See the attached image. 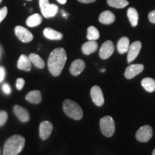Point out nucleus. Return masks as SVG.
I'll list each match as a JSON object with an SVG mask.
<instances>
[{"label":"nucleus","mask_w":155,"mask_h":155,"mask_svg":"<svg viewBox=\"0 0 155 155\" xmlns=\"http://www.w3.org/2000/svg\"><path fill=\"white\" fill-rule=\"evenodd\" d=\"M67 61L65 50L62 48H56L51 52L48 60V67L53 76H58L63 71Z\"/></svg>","instance_id":"f257e3e1"},{"label":"nucleus","mask_w":155,"mask_h":155,"mask_svg":"<svg viewBox=\"0 0 155 155\" xmlns=\"http://www.w3.org/2000/svg\"><path fill=\"white\" fill-rule=\"evenodd\" d=\"M25 144V139L21 135H14L6 141L3 155H17L22 152Z\"/></svg>","instance_id":"f03ea898"},{"label":"nucleus","mask_w":155,"mask_h":155,"mask_svg":"<svg viewBox=\"0 0 155 155\" xmlns=\"http://www.w3.org/2000/svg\"><path fill=\"white\" fill-rule=\"evenodd\" d=\"M63 108L65 114L71 119L81 120L83 118V112L81 106L72 100L66 99L63 104Z\"/></svg>","instance_id":"7ed1b4c3"},{"label":"nucleus","mask_w":155,"mask_h":155,"mask_svg":"<svg viewBox=\"0 0 155 155\" xmlns=\"http://www.w3.org/2000/svg\"><path fill=\"white\" fill-rule=\"evenodd\" d=\"M100 129L103 134L107 137H111L115 132V122L110 116H104L100 120Z\"/></svg>","instance_id":"20e7f679"},{"label":"nucleus","mask_w":155,"mask_h":155,"mask_svg":"<svg viewBox=\"0 0 155 155\" xmlns=\"http://www.w3.org/2000/svg\"><path fill=\"white\" fill-rule=\"evenodd\" d=\"M153 135L152 128L149 125H145L139 128L136 134V138L141 142H147L152 139Z\"/></svg>","instance_id":"39448f33"},{"label":"nucleus","mask_w":155,"mask_h":155,"mask_svg":"<svg viewBox=\"0 0 155 155\" xmlns=\"http://www.w3.org/2000/svg\"><path fill=\"white\" fill-rule=\"evenodd\" d=\"M16 36L22 42H30L33 40V35L28 29L22 26H17L15 29Z\"/></svg>","instance_id":"423d86ee"},{"label":"nucleus","mask_w":155,"mask_h":155,"mask_svg":"<svg viewBox=\"0 0 155 155\" xmlns=\"http://www.w3.org/2000/svg\"><path fill=\"white\" fill-rule=\"evenodd\" d=\"M114 52V43L111 40H107L102 44L99 50V57L103 60H106L111 57Z\"/></svg>","instance_id":"0eeeda50"},{"label":"nucleus","mask_w":155,"mask_h":155,"mask_svg":"<svg viewBox=\"0 0 155 155\" xmlns=\"http://www.w3.org/2000/svg\"><path fill=\"white\" fill-rule=\"evenodd\" d=\"M91 96L95 105L101 106L104 104V97L102 90L99 86H94L91 90Z\"/></svg>","instance_id":"6e6552de"},{"label":"nucleus","mask_w":155,"mask_h":155,"mask_svg":"<svg viewBox=\"0 0 155 155\" xmlns=\"http://www.w3.org/2000/svg\"><path fill=\"white\" fill-rule=\"evenodd\" d=\"M141 48V42L139 41H136L133 42L132 44L129 46V50H128L127 55V62L129 63L134 61L136 58L139 55V52Z\"/></svg>","instance_id":"1a4fd4ad"},{"label":"nucleus","mask_w":155,"mask_h":155,"mask_svg":"<svg viewBox=\"0 0 155 155\" xmlns=\"http://www.w3.org/2000/svg\"><path fill=\"white\" fill-rule=\"evenodd\" d=\"M53 131V124L48 121H44L40 123L39 127L40 137L42 140H45L51 134Z\"/></svg>","instance_id":"9d476101"},{"label":"nucleus","mask_w":155,"mask_h":155,"mask_svg":"<svg viewBox=\"0 0 155 155\" xmlns=\"http://www.w3.org/2000/svg\"><path fill=\"white\" fill-rule=\"evenodd\" d=\"M143 70H144V65L141 64H132L127 68L124 76L127 79H131L142 72Z\"/></svg>","instance_id":"9b49d317"},{"label":"nucleus","mask_w":155,"mask_h":155,"mask_svg":"<svg viewBox=\"0 0 155 155\" xmlns=\"http://www.w3.org/2000/svg\"><path fill=\"white\" fill-rule=\"evenodd\" d=\"M86 68V63L81 59L75 60L71 63L70 67V72L74 76L80 75Z\"/></svg>","instance_id":"f8f14e48"},{"label":"nucleus","mask_w":155,"mask_h":155,"mask_svg":"<svg viewBox=\"0 0 155 155\" xmlns=\"http://www.w3.org/2000/svg\"><path fill=\"white\" fill-rule=\"evenodd\" d=\"M14 113L18 119L22 122H28L30 120V114L26 108L22 106L15 105L13 108Z\"/></svg>","instance_id":"ddd939ff"},{"label":"nucleus","mask_w":155,"mask_h":155,"mask_svg":"<svg viewBox=\"0 0 155 155\" xmlns=\"http://www.w3.org/2000/svg\"><path fill=\"white\" fill-rule=\"evenodd\" d=\"M17 68L22 71H30L32 68V63L29 57L25 55H21L17 62Z\"/></svg>","instance_id":"4468645a"},{"label":"nucleus","mask_w":155,"mask_h":155,"mask_svg":"<svg viewBox=\"0 0 155 155\" xmlns=\"http://www.w3.org/2000/svg\"><path fill=\"white\" fill-rule=\"evenodd\" d=\"M99 22L104 25H111L116 19V17L111 12L104 11L99 15Z\"/></svg>","instance_id":"2eb2a0df"},{"label":"nucleus","mask_w":155,"mask_h":155,"mask_svg":"<svg viewBox=\"0 0 155 155\" xmlns=\"http://www.w3.org/2000/svg\"><path fill=\"white\" fill-rule=\"evenodd\" d=\"M98 49V43L96 40H89L82 46V52L85 55H90L94 53Z\"/></svg>","instance_id":"dca6fc26"},{"label":"nucleus","mask_w":155,"mask_h":155,"mask_svg":"<svg viewBox=\"0 0 155 155\" xmlns=\"http://www.w3.org/2000/svg\"><path fill=\"white\" fill-rule=\"evenodd\" d=\"M43 34L46 38L52 40H60L63 39V34L52 28H45L43 30Z\"/></svg>","instance_id":"f3484780"},{"label":"nucleus","mask_w":155,"mask_h":155,"mask_svg":"<svg viewBox=\"0 0 155 155\" xmlns=\"http://www.w3.org/2000/svg\"><path fill=\"white\" fill-rule=\"evenodd\" d=\"M26 100L31 104H38L42 101V95L39 91H32L29 92L26 96Z\"/></svg>","instance_id":"a211bd4d"},{"label":"nucleus","mask_w":155,"mask_h":155,"mask_svg":"<svg viewBox=\"0 0 155 155\" xmlns=\"http://www.w3.org/2000/svg\"><path fill=\"white\" fill-rule=\"evenodd\" d=\"M129 46H130V44H129V38L127 37H123L120 39L117 43L118 52L121 54L126 53L128 52Z\"/></svg>","instance_id":"6ab92c4d"},{"label":"nucleus","mask_w":155,"mask_h":155,"mask_svg":"<svg viewBox=\"0 0 155 155\" xmlns=\"http://www.w3.org/2000/svg\"><path fill=\"white\" fill-rule=\"evenodd\" d=\"M127 17L132 27H137V25H138L139 20V14L137 9L133 8V7H130V8L128 9Z\"/></svg>","instance_id":"aec40b11"},{"label":"nucleus","mask_w":155,"mask_h":155,"mask_svg":"<svg viewBox=\"0 0 155 155\" xmlns=\"http://www.w3.org/2000/svg\"><path fill=\"white\" fill-rule=\"evenodd\" d=\"M141 86L149 93L155 91V81L152 78H145L141 81Z\"/></svg>","instance_id":"412c9836"},{"label":"nucleus","mask_w":155,"mask_h":155,"mask_svg":"<svg viewBox=\"0 0 155 155\" xmlns=\"http://www.w3.org/2000/svg\"><path fill=\"white\" fill-rule=\"evenodd\" d=\"M42 21V17L41 15L39 14H34L27 19L26 24L28 26L30 27V28H34V27L38 26L39 25L41 24Z\"/></svg>","instance_id":"4be33fe9"},{"label":"nucleus","mask_w":155,"mask_h":155,"mask_svg":"<svg viewBox=\"0 0 155 155\" xmlns=\"http://www.w3.org/2000/svg\"><path fill=\"white\" fill-rule=\"evenodd\" d=\"M29 58H30L31 63L33 64L35 66L38 68L42 69L45 67L44 61L37 54L31 53L29 55Z\"/></svg>","instance_id":"5701e85b"},{"label":"nucleus","mask_w":155,"mask_h":155,"mask_svg":"<svg viewBox=\"0 0 155 155\" xmlns=\"http://www.w3.org/2000/svg\"><path fill=\"white\" fill-rule=\"evenodd\" d=\"M107 4L110 7L114 8H124L129 5V2L127 0H107Z\"/></svg>","instance_id":"b1692460"},{"label":"nucleus","mask_w":155,"mask_h":155,"mask_svg":"<svg viewBox=\"0 0 155 155\" xmlns=\"http://www.w3.org/2000/svg\"><path fill=\"white\" fill-rule=\"evenodd\" d=\"M100 33L94 26H90L87 31V38L89 40H96L99 38Z\"/></svg>","instance_id":"393cba45"},{"label":"nucleus","mask_w":155,"mask_h":155,"mask_svg":"<svg viewBox=\"0 0 155 155\" xmlns=\"http://www.w3.org/2000/svg\"><path fill=\"white\" fill-rule=\"evenodd\" d=\"M58 10V7L55 5H48V7L46 9L45 12L42 16L45 18H50V17H53L55 16V15L57 14Z\"/></svg>","instance_id":"a878e982"},{"label":"nucleus","mask_w":155,"mask_h":155,"mask_svg":"<svg viewBox=\"0 0 155 155\" xmlns=\"http://www.w3.org/2000/svg\"><path fill=\"white\" fill-rule=\"evenodd\" d=\"M39 5H40V9H41L42 15H43L48 5H50L49 0H39Z\"/></svg>","instance_id":"bb28decb"},{"label":"nucleus","mask_w":155,"mask_h":155,"mask_svg":"<svg viewBox=\"0 0 155 155\" xmlns=\"http://www.w3.org/2000/svg\"><path fill=\"white\" fill-rule=\"evenodd\" d=\"M8 119V114L5 111H0V127H2Z\"/></svg>","instance_id":"cd10ccee"},{"label":"nucleus","mask_w":155,"mask_h":155,"mask_svg":"<svg viewBox=\"0 0 155 155\" xmlns=\"http://www.w3.org/2000/svg\"><path fill=\"white\" fill-rule=\"evenodd\" d=\"M24 85H25V80L23 78H18L16 81V87H17V90L20 91L22 90L23 88V87H24Z\"/></svg>","instance_id":"c85d7f7f"},{"label":"nucleus","mask_w":155,"mask_h":155,"mask_svg":"<svg viewBox=\"0 0 155 155\" xmlns=\"http://www.w3.org/2000/svg\"><path fill=\"white\" fill-rule=\"evenodd\" d=\"M7 15V8L6 7H4L3 8L0 9V22L5 18Z\"/></svg>","instance_id":"c756f323"},{"label":"nucleus","mask_w":155,"mask_h":155,"mask_svg":"<svg viewBox=\"0 0 155 155\" xmlns=\"http://www.w3.org/2000/svg\"><path fill=\"white\" fill-rule=\"evenodd\" d=\"M149 20L153 24H155V10L150 12V14L148 15Z\"/></svg>","instance_id":"7c9ffc66"},{"label":"nucleus","mask_w":155,"mask_h":155,"mask_svg":"<svg viewBox=\"0 0 155 155\" xmlns=\"http://www.w3.org/2000/svg\"><path fill=\"white\" fill-rule=\"evenodd\" d=\"M3 91H4V92L6 93V94H10L11 88H10V87L9 86L8 84L5 83V84L3 85Z\"/></svg>","instance_id":"2f4dec72"},{"label":"nucleus","mask_w":155,"mask_h":155,"mask_svg":"<svg viewBox=\"0 0 155 155\" xmlns=\"http://www.w3.org/2000/svg\"><path fill=\"white\" fill-rule=\"evenodd\" d=\"M5 71L3 67H0V82H2L5 78Z\"/></svg>","instance_id":"473e14b6"},{"label":"nucleus","mask_w":155,"mask_h":155,"mask_svg":"<svg viewBox=\"0 0 155 155\" xmlns=\"http://www.w3.org/2000/svg\"><path fill=\"white\" fill-rule=\"evenodd\" d=\"M78 2H80L81 3H85V4H88V3H92L96 2V0H78Z\"/></svg>","instance_id":"72a5a7b5"},{"label":"nucleus","mask_w":155,"mask_h":155,"mask_svg":"<svg viewBox=\"0 0 155 155\" xmlns=\"http://www.w3.org/2000/svg\"><path fill=\"white\" fill-rule=\"evenodd\" d=\"M57 1H58L59 3L62 4V5H64V4L66 3L67 0H57Z\"/></svg>","instance_id":"f704fd0d"},{"label":"nucleus","mask_w":155,"mask_h":155,"mask_svg":"<svg viewBox=\"0 0 155 155\" xmlns=\"http://www.w3.org/2000/svg\"><path fill=\"white\" fill-rule=\"evenodd\" d=\"M152 155H155V149L154 150H153V152H152Z\"/></svg>","instance_id":"c9c22d12"},{"label":"nucleus","mask_w":155,"mask_h":155,"mask_svg":"<svg viewBox=\"0 0 155 155\" xmlns=\"http://www.w3.org/2000/svg\"><path fill=\"white\" fill-rule=\"evenodd\" d=\"M101 71V72H105V69H102Z\"/></svg>","instance_id":"e433bc0d"},{"label":"nucleus","mask_w":155,"mask_h":155,"mask_svg":"<svg viewBox=\"0 0 155 155\" xmlns=\"http://www.w3.org/2000/svg\"><path fill=\"white\" fill-rule=\"evenodd\" d=\"M2 0H0V3H1V2H2Z\"/></svg>","instance_id":"4c0bfd02"},{"label":"nucleus","mask_w":155,"mask_h":155,"mask_svg":"<svg viewBox=\"0 0 155 155\" xmlns=\"http://www.w3.org/2000/svg\"><path fill=\"white\" fill-rule=\"evenodd\" d=\"M0 57H1V52H0Z\"/></svg>","instance_id":"58836bf2"},{"label":"nucleus","mask_w":155,"mask_h":155,"mask_svg":"<svg viewBox=\"0 0 155 155\" xmlns=\"http://www.w3.org/2000/svg\"><path fill=\"white\" fill-rule=\"evenodd\" d=\"M0 154H1V150H0Z\"/></svg>","instance_id":"ea45409f"},{"label":"nucleus","mask_w":155,"mask_h":155,"mask_svg":"<svg viewBox=\"0 0 155 155\" xmlns=\"http://www.w3.org/2000/svg\"><path fill=\"white\" fill-rule=\"evenodd\" d=\"M29 1H31V0H29Z\"/></svg>","instance_id":"a19ab883"}]
</instances>
